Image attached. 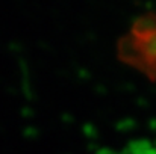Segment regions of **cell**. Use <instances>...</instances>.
<instances>
[{
	"instance_id": "obj_1",
	"label": "cell",
	"mask_w": 156,
	"mask_h": 154,
	"mask_svg": "<svg viewBox=\"0 0 156 154\" xmlns=\"http://www.w3.org/2000/svg\"><path fill=\"white\" fill-rule=\"evenodd\" d=\"M117 57L156 83V12L140 15L117 43Z\"/></svg>"
}]
</instances>
